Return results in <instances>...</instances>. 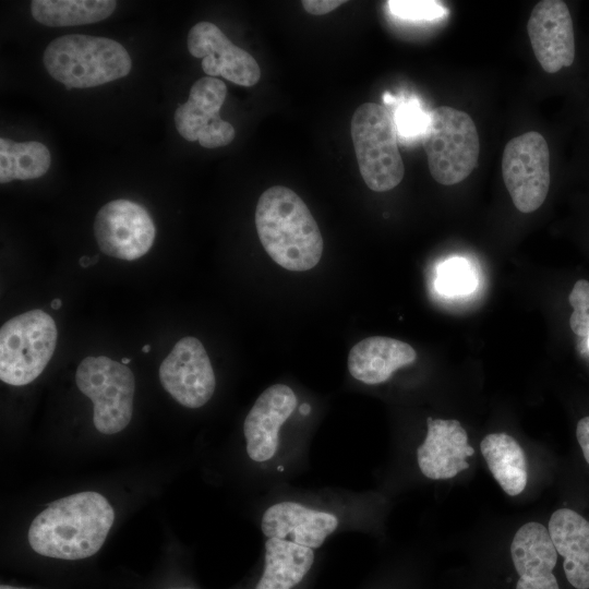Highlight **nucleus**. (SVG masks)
I'll use <instances>...</instances> for the list:
<instances>
[{
	"label": "nucleus",
	"instance_id": "nucleus-20",
	"mask_svg": "<svg viewBox=\"0 0 589 589\" xmlns=\"http://www.w3.org/2000/svg\"><path fill=\"white\" fill-rule=\"evenodd\" d=\"M315 562V551L287 540L265 538L263 568L254 589H298Z\"/></svg>",
	"mask_w": 589,
	"mask_h": 589
},
{
	"label": "nucleus",
	"instance_id": "nucleus-3",
	"mask_svg": "<svg viewBox=\"0 0 589 589\" xmlns=\"http://www.w3.org/2000/svg\"><path fill=\"white\" fill-rule=\"evenodd\" d=\"M45 68L67 89L88 88L127 76L132 60L118 41L82 34L53 39L44 52Z\"/></svg>",
	"mask_w": 589,
	"mask_h": 589
},
{
	"label": "nucleus",
	"instance_id": "nucleus-36",
	"mask_svg": "<svg viewBox=\"0 0 589 589\" xmlns=\"http://www.w3.org/2000/svg\"><path fill=\"white\" fill-rule=\"evenodd\" d=\"M179 589H190V588H179Z\"/></svg>",
	"mask_w": 589,
	"mask_h": 589
},
{
	"label": "nucleus",
	"instance_id": "nucleus-19",
	"mask_svg": "<svg viewBox=\"0 0 589 589\" xmlns=\"http://www.w3.org/2000/svg\"><path fill=\"white\" fill-rule=\"evenodd\" d=\"M548 530L556 552L564 558L569 584L589 589V521L569 508H560L552 514Z\"/></svg>",
	"mask_w": 589,
	"mask_h": 589
},
{
	"label": "nucleus",
	"instance_id": "nucleus-13",
	"mask_svg": "<svg viewBox=\"0 0 589 589\" xmlns=\"http://www.w3.org/2000/svg\"><path fill=\"white\" fill-rule=\"evenodd\" d=\"M159 378L176 401L191 409L204 406L216 386L208 354L202 342L191 336L181 338L164 359Z\"/></svg>",
	"mask_w": 589,
	"mask_h": 589
},
{
	"label": "nucleus",
	"instance_id": "nucleus-14",
	"mask_svg": "<svg viewBox=\"0 0 589 589\" xmlns=\"http://www.w3.org/2000/svg\"><path fill=\"white\" fill-rule=\"evenodd\" d=\"M189 52L202 58V69L207 76H223L240 85L250 87L261 77L256 60L244 49L236 46L215 24L196 23L188 34Z\"/></svg>",
	"mask_w": 589,
	"mask_h": 589
},
{
	"label": "nucleus",
	"instance_id": "nucleus-5",
	"mask_svg": "<svg viewBox=\"0 0 589 589\" xmlns=\"http://www.w3.org/2000/svg\"><path fill=\"white\" fill-rule=\"evenodd\" d=\"M422 137L429 170L436 182L459 183L476 168L479 134L467 112L448 106L431 110Z\"/></svg>",
	"mask_w": 589,
	"mask_h": 589
},
{
	"label": "nucleus",
	"instance_id": "nucleus-26",
	"mask_svg": "<svg viewBox=\"0 0 589 589\" xmlns=\"http://www.w3.org/2000/svg\"><path fill=\"white\" fill-rule=\"evenodd\" d=\"M568 302L573 308L569 317L572 330L580 336H589V281L586 279L577 280L568 296Z\"/></svg>",
	"mask_w": 589,
	"mask_h": 589
},
{
	"label": "nucleus",
	"instance_id": "nucleus-25",
	"mask_svg": "<svg viewBox=\"0 0 589 589\" xmlns=\"http://www.w3.org/2000/svg\"><path fill=\"white\" fill-rule=\"evenodd\" d=\"M387 4L394 15L412 21H433L444 17L448 12L437 1L392 0Z\"/></svg>",
	"mask_w": 589,
	"mask_h": 589
},
{
	"label": "nucleus",
	"instance_id": "nucleus-8",
	"mask_svg": "<svg viewBox=\"0 0 589 589\" xmlns=\"http://www.w3.org/2000/svg\"><path fill=\"white\" fill-rule=\"evenodd\" d=\"M502 175L519 212L538 209L550 188V152L543 135L530 131L508 141L502 156Z\"/></svg>",
	"mask_w": 589,
	"mask_h": 589
},
{
	"label": "nucleus",
	"instance_id": "nucleus-10",
	"mask_svg": "<svg viewBox=\"0 0 589 589\" xmlns=\"http://www.w3.org/2000/svg\"><path fill=\"white\" fill-rule=\"evenodd\" d=\"M155 225L140 204L125 199L104 205L94 220L97 244L106 255L133 261L145 255L155 239Z\"/></svg>",
	"mask_w": 589,
	"mask_h": 589
},
{
	"label": "nucleus",
	"instance_id": "nucleus-35",
	"mask_svg": "<svg viewBox=\"0 0 589 589\" xmlns=\"http://www.w3.org/2000/svg\"><path fill=\"white\" fill-rule=\"evenodd\" d=\"M588 347H589V336H588Z\"/></svg>",
	"mask_w": 589,
	"mask_h": 589
},
{
	"label": "nucleus",
	"instance_id": "nucleus-21",
	"mask_svg": "<svg viewBox=\"0 0 589 589\" xmlns=\"http://www.w3.org/2000/svg\"><path fill=\"white\" fill-rule=\"evenodd\" d=\"M481 453L503 491L516 496L527 484V462L522 448L506 433L488 434L480 444Z\"/></svg>",
	"mask_w": 589,
	"mask_h": 589
},
{
	"label": "nucleus",
	"instance_id": "nucleus-33",
	"mask_svg": "<svg viewBox=\"0 0 589 589\" xmlns=\"http://www.w3.org/2000/svg\"><path fill=\"white\" fill-rule=\"evenodd\" d=\"M149 350H151V346L148 344L144 345L143 348H142L143 352H149Z\"/></svg>",
	"mask_w": 589,
	"mask_h": 589
},
{
	"label": "nucleus",
	"instance_id": "nucleus-2",
	"mask_svg": "<svg viewBox=\"0 0 589 589\" xmlns=\"http://www.w3.org/2000/svg\"><path fill=\"white\" fill-rule=\"evenodd\" d=\"M255 226L264 250L281 267L305 272L320 262L324 245L320 228L291 189L275 185L261 194Z\"/></svg>",
	"mask_w": 589,
	"mask_h": 589
},
{
	"label": "nucleus",
	"instance_id": "nucleus-4",
	"mask_svg": "<svg viewBox=\"0 0 589 589\" xmlns=\"http://www.w3.org/2000/svg\"><path fill=\"white\" fill-rule=\"evenodd\" d=\"M351 139L361 177L369 189L385 192L405 175L398 132L390 112L375 103L360 105L351 118Z\"/></svg>",
	"mask_w": 589,
	"mask_h": 589
},
{
	"label": "nucleus",
	"instance_id": "nucleus-16",
	"mask_svg": "<svg viewBox=\"0 0 589 589\" xmlns=\"http://www.w3.org/2000/svg\"><path fill=\"white\" fill-rule=\"evenodd\" d=\"M426 435L417 448L420 471L429 479L443 480L455 477L467 469L466 458L474 454L468 444V435L457 420H426Z\"/></svg>",
	"mask_w": 589,
	"mask_h": 589
},
{
	"label": "nucleus",
	"instance_id": "nucleus-22",
	"mask_svg": "<svg viewBox=\"0 0 589 589\" xmlns=\"http://www.w3.org/2000/svg\"><path fill=\"white\" fill-rule=\"evenodd\" d=\"M113 0H33L31 12L43 25L75 26L100 22L112 14Z\"/></svg>",
	"mask_w": 589,
	"mask_h": 589
},
{
	"label": "nucleus",
	"instance_id": "nucleus-17",
	"mask_svg": "<svg viewBox=\"0 0 589 589\" xmlns=\"http://www.w3.org/2000/svg\"><path fill=\"white\" fill-rule=\"evenodd\" d=\"M510 554L519 575L516 589H560L552 573L557 552L543 525L531 521L521 526L512 541Z\"/></svg>",
	"mask_w": 589,
	"mask_h": 589
},
{
	"label": "nucleus",
	"instance_id": "nucleus-23",
	"mask_svg": "<svg viewBox=\"0 0 589 589\" xmlns=\"http://www.w3.org/2000/svg\"><path fill=\"white\" fill-rule=\"evenodd\" d=\"M49 149L40 142L0 139V182L37 179L50 167Z\"/></svg>",
	"mask_w": 589,
	"mask_h": 589
},
{
	"label": "nucleus",
	"instance_id": "nucleus-7",
	"mask_svg": "<svg viewBox=\"0 0 589 589\" xmlns=\"http://www.w3.org/2000/svg\"><path fill=\"white\" fill-rule=\"evenodd\" d=\"M75 383L94 405L93 422L103 434L128 426L133 413L135 378L123 363L106 356L86 357L77 366Z\"/></svg>",
	"mask_w": 589,
	"mask_h": 589
},
{
	"label": "nucleus",
	"instance_id": "nucleus-15",
	"mask_svg": "<svg viewBox=\"0 0 589 589\" xmlns=\"http://www.w3.org/2000/svg\"><path fill=\"white\" fill-rule=\"evenodd\" d=\"M527 32L533 53L546 73H557L574 63V23L564 1L538 2L530 13Z\"/></svg>",
	"mask_w": 589,
	"mask_h": 589
},
{
	"label": "nucleus",
	"instance_id": "nucleus-28",
	"mask_svg": "<svg viewBox=\"0 0 589 589\" xmlns=\"http://www.w3.org/2000/svg\"><path fill=\"white\" fill-rule=\"evenodd\" d=\"M344 0H303L304 10L314 15H322L332 12L339 5L344 4Z\"/></svg>",
	"mask_w": 589,
	"mask_h": 589
},
{
	"label": "nucleus",
	"instance_id": "nucleus-30",
	"mask_svg": "<svg viewBox=\"0 0 589 589\" xmlns=\"http://www.w3.org/2000/svg\"><path fill=\"white\" fill-rule=\"evenodd\" d=\"M80 265H81V267H84V268H86V267L93 265V260H92V257L86 256V255H85V256H82V257L80 259Z\"/></svg>",
	"mask_w": 589,
	"mask_h": 589
},
{
	"label": "nucleus",
	"instance_id": "nucleus-27",
	"mask_svg": "<svg viewBox=\"0 0 589 589\" xmlns=\"http://www.w3.org/2000/svg\"><path fill=\"white\" fill-rule=\"evenodd\" d=\"M428 120V113L424 112L417 100H410L401 105L395 112V124L397 132L402 137H414L423 134Z\"/></svg>",
	"mask_w": 589,
	"mask_h": 589
},
{
	"label": "nucleus",
	"instance_id": "nucleus-29",
	"mask_svg": "<svg viewBox=\"0 0 589 589\" xmlns=\"http://www.w3.org/2000/svg\"><path fill=\"white\" fill-rule=\"evenodd\" d=\"M576 437L586 461L589 464V416L581 418L576 426Z\"/></svg>",
	"mask_w": 589,
	"mask_h": 589
},
{
	"label": "nucleus",
	"instance_id": "nucleus-18",
	"mask_svg": "<svg viewBox=\"0 0 589 589\" xmlns=\"http://www.w3.org/2000/svg\"><path fill=\"white\" fill-rule=\"evenodd\" d=\"M417 359L416 350L407 342L372 336L356 344L348 356V370L353 378L366 385L386 382L393 373Z\"/></svg>",
	"mask_w": 589,
	"mask_h": 589
},
{
	"label": "nucleus",
	"instance_id": "nucleus-11",
	"mask_svg": "<svg viewBox=\"0 0 589 589\" xmlns=\"http://www.w3.org/2000/svg\"><path fill=\"white\" fill-rule=\"evenodd\" d=\"M227 95L226 84L216 77L204 76L190 89L189 98L175 112V124L187 141H197L205 148L230 144L236 135L231 123L223 120L219 110Z\"/></svg>",
	"mask_w": 589,
	"mask_h": 589
},
{
	"label": "nucleus",
	"instance_id": "nucleus-31",
	"mask_svg": "<svg viewBox=\"0 0 589 589\" xmlns=\"http://www.w3.org/2000/svg\"><path fill=\"white\" fill-rule=\"evenodd\" d=\"M61 305H62L61 299H53V300L50 302V306H51V309H53V310L60 309Z\"/></svg>",
	"mask_w": 589,
	"mask_h": 589
},
{
	"label": "nucleus",
	"instance_id": "nucleus-6",
	"mask_svg": "<svg viewBox=\"0 0 589 589\" xmlns=\"http://www.w3.org/2000/svg\"><path fill=\"white\" fill-rule=\"evenodd\" d=\"M57 336L55 320L41 310L5 322L0 329L1 381L23 386L36 380L55 352Z\"/></svg>",
	"mask_w": 589,
	"mask_h": 589
},
{
	"label": "nucleus",
	"instance_id": "nucleus-32",
	"mask_svg": "<svg viewBox=\"0 0 589 589\" xmlns=\"http://www.w3.org/2000/svg\"><path fill=\"white\" fill-rule=\"evenodd\" d=\"M0 589H29V588L17 587V586H11V585H7V584H2V585L0 586Z\"/></svg>",
	"mask_w": 589,
	"mask_h": 589
},
{
	"label": "nucleus",
	"instance_id": "nucleus-24",
	"mask_svg": "<svg viewBox=\"0 0 589 589\" xmlns=\"http://www.w3.org/2000/svg\"><path fill=\"white\" fill-rule=\"evenodd\" d=\"M437 290L445 296H460L471 292L476 278L469 264L461 259H452L437 269Z\"/></svg>",
	"mask_w": 589,
	"mask_h": 589
},
{
	"label": "nucleus",
	"instance_id": "nucleus-9",
	"mask_svg": "<svg viewBox=\"0 0 589 589\" xmlns=\"http://www.w3.org/2000/svg\"><path fill=\"white\" fill-rule=\"evenodd\" d=\"M297 406L293 389L285 384H274L257 397L243 423L245 450L252 461L267 468L284 456L281 430Z\"/></svg>",
	"mask_w": 589,
	"mask_h": 589
},
{
	"label": "nucleus",
	"instance_id": "nucleus-34",
	"mask_svg": "<svg viewBox=\"0 0 589 589\" xmlns=\"http://www.w3.org/2000/svg\"><path fill=\"white\" fill-rule=\"evenodd\" d=\"M130 362H131V359H130V358H122V359H121V363H123V364H125V365H127L128 363H130Z\"/></svg>",
	"mask_w": 589,
	"mask_h": 589
},
{
	"label": "nucleus",
	"instance_id": "nucleus-12",
	"mask_svg": "<svg viewBox=\"0 0 589 589\" xmlns=\"http://www.w3.org/2000/svg\"><path fill=\"white\" fill-rule=\"evenodd\" d=\"M342 514L324 505L283 500L271 504L261 518L265 538L287 540L317 550L345 524Z\"/></svg>",
	"mask_w": 589,
	"mask_h": 589
},
{
	"label": "nucleus",
	"instance_id": "nucleus-1",
	"mask_svg": "<svg viewBox=\"0 0 589 589\" xmlns=\"http://www.w3.org/2000/svg\"><path fill=\"white\" fill-rule=\"evenodd\" d=\"M115 520L108 500L93 491L59 498L31 524L28 543L39 555L76 561L96 554Z\"/></svg>",
	"mask_w": 589,
	"mask_h": 589
}]
</instances>
